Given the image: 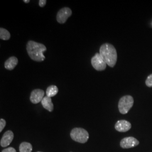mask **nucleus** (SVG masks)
Listing matches in <instances>:
<instances>
[{"label": "nucleus", "mask_w": 152, "mask_h": 152, "mask_svg": "<svg viewBox=\"0 0 152 152\" xmlns=\"http://www.w3.org/2000/svg\"><path fill=\"white\" fill-rule=\"evenodd\" d=\"M131 128V124L127 121L120 120L117 122L115 125V130L121 132H125L130 130Z\"/></svg>", "instance_id": "nucleus-9"}, {"label": "nucleus", "mask_w": 152, "mask_h": 152, "mask_svg": "<svg viewBox=\"0 0 152 152\" xmlns=\"http://www.w3.org/2000/svg\"><path fill=\"white\" fill-rule=\"evenodd\" d=\"M23 1H24L25 3H27H27H29V2H30V1H29V0H24Z\"/></svg>", "instance_id": "nucleus-20"}, {"label": "nucleus", "mask_w": 152, "mask_h": 152, "mask_svg": "<svg viewBox=\"0 0 152 152\" xmlns=\"http://www.w3.org/2000/svg\"><path fill=\"white\" fill-rule=\"evenodd\" d=\"M14 139V134L12 131L10 130L7 131L5 132L2 137L1 139L0 144L2 147H6L11 144Z\"/></svg>", "instance_id": "nucleus-10"}, {"label": "nucleus", "mask_w": 152, "mask_h": 152, "mask_svg": "<svg viewBox=\"0 0 152 152\" xmlns=\"http://www.w3.org/2000/svg\"><path fill=\"white\" fill-rule=\"evenodd\" d=\"M58 88L57 86L55 85H51L48 87L46 94L47 96L51 98L55 96L58 94Z\"/></svg>", "instance_id": "nucleus-14"}, {"label": "nucleus", "mask_w": 152, "mask_h": 152, "mask_svg": "<svg viewBox=\"0 0 152 152\" xmlns=\"http://www.w3.org/2000/svg\"></svg>", "instance_id": "nucleus-21"}, {"label": "nucleus", "mask_w": 152, "mask_h": 152, "mask_svg": "<svg viewBox=\"0 0 152 152\" xmlns=\"http://www.w3.org/2000/svg\"><path fill=\"white\" fill-rule=\"evenodd\" d=\"M70 135L74 141L83 144L86 142L89 138L88 132L82 128H74L71 131Z\"/></svg>", "instance_id": "nucleus-3"}, {"label": "nucleus", "mask_w": 152, "mask_h": 152, "mask_svg": "<svg viewBox=\"0 0 152 152\" xmlns=\"http://www.w3.org/2000/svg\"><path fill=\"white\" fill-rule=\"evenodd\" d=\"M18 63V59L15 56H11L6 60L5 68L7 70L11 71L15 68Z\"/></svg>", "instance_id": "nucleus-11"}, {"label": "nucleus", "mask_w": 152, "mask_h": 152, "mask_svg": "<svg viewBox=\"0 0 152 152\" xmlns=\"http://www.w3.org/2000/svg\"><path fill=\"white\" fill-rule=\"evenodd\" d=\"M47 50L46 47L43 45L33 41H29L27 44V51L31 59L36 61H42L45 59L44 53Z\"/></svg>", "instance_id": "nucleus-1"}, {"label": "nucleus", "mask_w": 152, "mask_h": 152, "mask_svg": "<svg viewBox=\"0 0 152 152\" xmlns=\"http://www.w3.org/2000/svg\"><path fill=\"white\" fill-rule=\"evenodd\" d=\"M99 53L107 65L112 68L114 67L117 60V53L113 45L108 43L104 44L100 48Z\"/></svg>", "instance_id": "nucleus-2"}, {"label": "nucleus", "mask_w": 152, "mask_h": 152, "mask_svg": "<svg viewBox=\"0 0 152 152\" xmlns=\"http://www.w3.org/2000/svg\"><path fill=\"white\" fill-rule=\"evenodd\" d=\"M46 0H39V6L41 7H44L46 4Z\"/></svg>", "instance_id": "nucleus-19"}, {"label": "nucleus", "mask_w": 152, "mask_h": 152, "mask_svg": "<svg viewBox=\"0 0 152 152\" xmlns=\"http://www.w3.org/2000/svg\"><path fill=\"white\" fill-rule=\"evenodd\" d=\"M72 14V11L71 9L67 7H63L61 9L58 11L56 15L57 22L60 24H64L66 22L68 18L71 16Z\"/></svg>", "instance_id": "nucleus-6"}, {"label": "nucleus", "mask_w": 152, "mask_h": 152, "mask_svg": "<svg viewBox=\"0 0 152 152\" xmlns=\"http://www.w3.org/2000/svg\"><path fill=\"white\" fill-rule=\"evenodd\" d=\"M134 103L133 98L130 95H125L120 99L118 109L121 114H127L132 107Z\"/></svg>", "instance_id": "nucleus-4"}, {"label": "nucleus", "mask_w": 152, "mask_h": 152, "mask_svg": "<svg viewBox=\"0 0 152 152\" xmlns=\"http://www.w3.org/2000/svg\"></svg>", "instance_id": "nucleus-22"}, {"label": "nucleus", "mask_w": 152, "mask_h": 152, "mask_svg": "<svg viewBox=\"0 0 152 152\" xmlns=\"http://www.w3.org/2000/svg\"><path fill=\"white\" fill-rule=\"evenodd\" d=\"M145 85L148 87H152V74L147 77L145 81Z\"/></svg>", "instance_id": "nucleus-16"}, {"label": "nucleus", "mask_w": 152, "mask_h": 152, "mask_svg": "<svg viewBox=\"0 0 152 152\" xmlns=\"http://www.w3.org/2000/svg\"><path fill=\"white\" fill-rule=\"evenodd\" d=\"M10 38V33L5 29L0 28V38L2 40H8Z\"/></svg>", "instance_id": "nucleus-15"}, {"label": "nucleus", "mask_w": 152, "mask_h": 152, "mask_svg": "<svg viewBox=\"0 0 152 152\" xmlns=\"http://www.w3.org/2000/svg\"><path fill=\"white\" fill-rule=\"evenodd\" d=\"M139 144V141L134 137H127L124 138L121 142L120 145L124 149H129L136 147Z\"/></svg>", "instance_id": "nucleus-7"}, {"label": "nucleus", "mask_w": 152, "mask_h": 152, "mask_svg": "<svg viewBox=\"0 0 152 152\" xmlns=\"http://www.w3.org/2000/svg\"><path fill=\"white\" fill-rule=\"evenodd\" d=\"M41 104L44 108L46 109L49 112H52L54 109V105L52 102L51 99L48 96L44 97L42 100L41 101Z\"/></svg>", "instance_id": "nucleus-12"}, {"label": "nucleus", "mask_w": 152, "mask_h": 152, "mask_svg": "<svg viewBox=\"0 0 152 152\" xmlns=\"http://www.w3.org/2000/svg\"><path fill=\"white\" fill-rule=\"evenodd\" d=\"M6 122V121L4 119H1L0 120V132H1L3 129H4V127H5Z\"/></svg>", "instance_id": "nucleus-17"}, {"label": "nucleus", "mask_w": 152, "mask_h": 152, "mask_svg": "<svg viewBox=\"0 0 152 152\" xmlns=\"http://www.w3.org/2000/svg\"><path fill=\"white\" fill-rule=\"evenodd\" d=\"M32 145L31 144L27 142H23L19 146L20 152H32Z\"/></svg>", "instance_id": "nucleus-13"}, {"label": "nucleus", "mask_w": 152, "mask_h": 152, "mask_svg": "<svg viewBox=\"0 0 152 152\" xmlns=\"http://www.w3.org/2000/svg\"><path fill=\"white\" fill-rule=\"evenodd\" d=\"M45 92L41 89H35L33 90L30 96V100L33 104H38L41 102L44 99Z\"/></svg>", "instance_id": "nucleus-8"}, {"label": "nucleus", "mask_w": 152, "mask_h": 152, "mask_svg": "<svg viewBox=\"0 0 152 152\" xmlns=\"http://www.w3.org/2000/svg\"><path fill=\"white\" fill-rule=\"evenodd\" d=\"M2 152H16V150L12 148V147H9V148H6L4 149Z\"/></svg>", "instance_id": "nucleus-18"}, {"label": "nucleus", "mask_w": 152, "mask_h": 152, "mask_svg": "<svg viewBox=\"0 0 152 152\" xmlns=\"http://www.w3.org/2000/svg\"><path fill=\"white\" fill-rule=\"evenodd\" d=\"M91 61L92 66L96 71H102L106 69L107 64L100 53H96Z\"/></svg>", "instance_id": "nucleus-5"}]
</instances>
